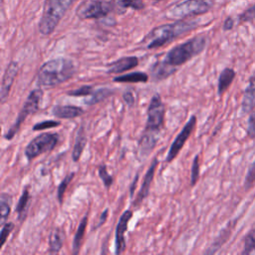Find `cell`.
<instances>
[{
  "instance_id": "obj_1",
  "label": "cell",
  "mask_w": 255,
  "mask_h": 255,
  "mask_svg": "<svg viewBox=\"0 0 255 255\" xmlns=\"http://www.w3.org/2000/svg\"><path fill=\"white\" fill-rule=\"evenodd\" d=\"M76 72V67L71 59L59 57L45 62L37 73L39 87H55L71 79Z\"/></svg>"
},
{
  "instance_id": "obj_2",
  "label": "cell",
  "mask_w": 255,
  "mask_h": 255,
  "mask_svg": "<svg viewBox=\"0 0 255 255\" xmlns=\"http://www.w3.org/2000/svg\"><path fill=\"white\" fill-rule=\"evenodd\" d=\"M196 26V22L185 20H176L169 24H163L149 31L143 38L142 44L146 49H156L171 42L180 35L195 29Z\"/></svg>"
},
{
  "instance_id": "obj_3",
  "label": "cell",
  "mask_w": 255,
  "mask_h": 255,
  "mask_svg": "<svg viewBox=\"0 0 255 255\" xmlns=\"http://www.w3.org/2000/svg\"><path fill=\"white\" fill-rule=\"evenodd\" d=\"M205 46L206 38L204 36L193 37L192 39L170 49L162 61L171 67L177 68L200 54L204 50Z\"/></svg>"
},
{
  "instance_id": "obj_4",
  "label": "cell",
  "mask_w": 255,
  "mask_h": 255,
  "mask_svg": "<svg viewBox=\"0 0 255 255\" xmlns=\"http://www.w3.org/2000/svg\"><path fill=\"white\" fill-rule=\"evenodd\" d=\"M75 1L46 0L43 15L39 22V32L44 36L51 35Z\"/></svg>"
},
{
  "instance_id": "obj_5",
  "label": "cell",
  "mask_w": 255,
  "mask_h": 255,
  "mask_svg": "<svg viewBox=\"0 0 255 255\" xmlns=\"http://www.w3.org/2000/svg\"><path fill=\"white\" fill-rule=\"evenodd\" d=\"M214 2L215 0H184L169 7L165 16L171 20H185L207 13L213 7Z\"/></svg>"
},
{
  "instance_id": "obj_6",
  "label": "cell",
  "mask_w": 255,
  "mask_h": 255,
  "mask_svg": "<svg viewBox=\"0 0 255 255\" xmlns=\"http://www.w3.org/2000/svg\"><path fill=\"white\" fill-rule=\"evenodd\" d=\"M42 99H43V90L41 88H36L29 93L21 111L19 112V114L16 118L15 123L11 126V128L8 129V131L4 134L5 139L11 140L16 135L22 123L25 122V120L30 115L35 114L39 110V106H40Z\"/></svg>"
},
{
  "instance_id": "obj_7",
  "label": "cell",
  "mask_w": 255,
  "mask_h": 255,
  "mask_svg": "<svg viewBox=\"0 0 255 255\" xmlns=\"http://www.w3.org/2000/svg\"><path fill=\"white\" fill-rule=\"evenodd\" d=\"M59 142V134L43 132L34 137L25 147L24 153L28 160H33L37 156L49 152L55 148Z\"/></svg>"
},
{
  "instance_id": "obj_8",
  "label": "cell",
  "mask_w": 255,
  "mask_h": 255,
  "mask_svg": "<svg viewBox=\"0 0 255 255\" xmlns=\"http://www.w3.org/2000/svg\"><path fill=\"white\" fill-rule=\"evenodd\" d=\"M165 106L158 94H154L147 108V118L144 131L159 134L163 128Z\"/></svg>"
},
{
  "instance_id": "obj_9",
  "label": "cell",
  "mask_w": 255,
  "mask_h": 255,
  "mask_svg": "<svg viewBox=\"0 0 255 255\" xmlns=\"http://www.w3.org/2000/svg\"><path fill=\"white\" fill-rule=\"evenodd\" d=\"M115 8L114 0L87 1L79 6L77 15L80 19H101L108 16Z\"/></svg>"
},
{
  "instance_id": "obj_10",
  "label": "cell",
  "mask_w": 255,
  "mask_h": 255,
  "mask_svg": "<svg viewBox=\"0 0 255 255\" xmlns=\"http://www.w3.org/2000/svg\"><path fill=\"white\" fill-rule=\"evenodd\" d=\"M195 124H196V117L195 116H191L189 118V120L187 121V123L183 126L182 129L180 130V132L177 134V136L172 141V143H171V145L169 147V150L167 152L166 158H165L166 162L172 161L175 158V156L178 154V152L181 150V148L183 147L184 143L189 138L193 128H195Z\"/></svg>"
},
{
  "instance_id": "obj_11",
  "label": "cell",
  "mask_w": 255,
  "mask_h": 255,
  "mask_svg": "<svg viewBox=\"0 0 255 255\" xmlns=\"http://www.w3.org/2000/svg\"><path fill=\"white\" fill-rule=\"evenodd\" d=\"M19 71L18 63L16 62H10V64L7 66L4 75L2 77V83H1V92H0V100L1 103L4 104L6 100L9 97L12 85L16 79V76Z\"/></svg>"
},
{
  "instance_id": "obj_12",
  "label": "cell",
  "mask_w": 255,
  "mask_h": 255,
  "mask_svg": "<svg viewBox=\"0 0 255 255\" xmlns=\"http://www.w3.org/2000/svg\"><path fill=\"white\" fill-rule=\"evenodd\" d=\"M132 217L131 210H126L120 217L116 228V254H122L126 250L125 232L128 229V224Z\"/></svg>"
},
{
  "instance_id": "obj_13",
  "label": "cell",
  "mask_w": 255,
  "mask_h": 255,
  "mask_svg": "<svg viewBox=\"0 0 255 255\" xmlns=\"http://www.w3.org/2000/svg\"><path fill=\"white\" fill-rule=\"evenodd\" d=\"M157 163H158V160H157L156 157H154L152 162H151V164H150V166H149V168L147 169V171H146V173H145V175L143 177L140 189H139L137 195L135 196V200L133 202L134 206H138L142 202V200L148 195L150 184H151V181L153 179V175H154Z\"/></svg>"
},
{
  "instance_id": "obj_14",
  "label": "cell",
  "mask_w": 255,
  "mask_h": 255,
  "mask_svg": "<svg viewBox=\"0 0 255 255\" xmlns=\"http://www.w3.org/2000/svg\"><path fill=\"white\" fill-rule=\"evenodd\" d=\"M138 65V59L135 56L123 57L108 65L109 74H121L135 68Z\"/></svg>"
},
{
  "instance_id": "obj_15",
  "label": "cell",
  "mask_w": 255,
  "mask_h": 255,
  "mask_svg": "<svg viewBox=\"0 0 255 255\" xmlns=\"http://www.w3.org/2000/svg\"><path fill=\"white\" fill-rule=\"evenodd\" d=\"M85 111L77 106L57 105L52 109V114L57 119H75L82 116Z\"/></svg>"
},
{
  "instance_id": "obj_16",
  "label": "cell",
  "mask_w": 255,
  "mask_h": 255,
  "mask_svg": "<svg viewBox=\"0 0 255 255\" xmlns=\"http://www.w3.org/2000/svg\"><path fill=\"white\" fill-rule=\"evenodd\" d=\"M158 140V134L143 131L139 141H138V153L140 157H146L150 151L154 148L156 145V142Z\"/></svg>"
},
{
  "instance_id": "obj_17",
  "label": "cell",
  "mask_w": 255,
  "mask_h": 255,
  "mask_svg": "<svg viewBox=\"0 0 255 255\" xmlns=\"http://www.w3.org/2000/svg\"><path fill=\"white\" fill-rule=\"evenodd\" d=\"M177 68L175 67H171L167 64H165L163 61L157 62L155 63L152 68L150 69L151 71V78L154 81H161L164 80L168 77H170L171 75H173L176 72Z\"/></svg>"
},
{
  "instance_id": "obj_18",
  "label": "cell",
  "mask_w": 255,
  "mask_h": 255,
  "mask_svg": "<svg viewBox=\"0 0 255 255\" xmlns=\"http://www.w3.org/2000/svg\"><path fill=\"white\" fill-rule=\"evenodd\" d=\"M255 108V76L250 80L242 100V110L245 113L252 111Z\"/></svg>"
},
{
  "instance_id": "obj_19",
  "label": "cell",
  "mask_w": 255,
  "mask_h": 255,
  "mask_svg": "<svg viewBox=\"0 0 255 255\" xmlns=\"http://www.w3.org/2000/svg\"><path fill=\"white\" fill-rule=\"evenodd\" d=\"M64 231L61 228H54L49 236V252L52 254L59 253L64 243Z\"/></svg>"
},
{
  "instance_id": "obj_20",
  "label": "cell",
  "mask_w": 255,
  "mask_h": 255,
  "mask_svg": "<svg viewBox=\"0 0 255 255\" xmlns=\"http://www.w3.org/2000/svg\"><path fill=\"white\" fill-rule=\"evenodd\" d=\"M30 199H31V196H30V192H29V189L27 186L23 189V192L18 200L16 209H15V211L18 214L19 221H23L26 218V214H27L29 204H30Z\"/></svg>"
},
{
  "instance_id": "obj_21",
  "label": "cell",
  "mask_w": 255,
  "mask_h": 255,
  "mask_svg": "<svg viewBox=\"0 0 255 255\" xmlns=\"http://www.w3.org/2000/svg\"><path fill=\"white\" fill-rule=\"evenodd\" d=\"M147 81L148 75L140 71L114 78V82L116 83H146Z\"/></svg>"
},
{
  "instance_id": "obj_22",
  "label": "cell",
  "mask_w": 255,
  "mask_h": 255,
  "mask_svg": "<svg viewBox=\"0 0 255 255\" xmlns=\"http://www.w3.org/2000/svg\"><path fill=\"white\" fill-rule=\"evenodd\" d=\"M88 224V214H86L80 221V224L78 226L77 232L75 234L74 240H73V254H78L80 249H81V245H82V241L85 235V231H86V227Z\"/></svg>"
},
{
  "instance_id": "obj_23",
  "label": "cell",
  "mask_w": 255,
  "mask_h": 255,
  "mask_svg": "<svg viewBox=\"0 0 255 255\" xmlns=\"http://www.w3.org/2000/svg\"><path fill=\"white\" fill-rule=\"evenodd\" d=\"M234 77H235V72L230 68H225L221 72L218 79V95H222L229 88Z\"/></svg>"
},
{
  "instance_id": "obj_24",
  "label": "cell",
  "mask_w": 255,
  "mask_h": 255,
  "mask_svg": "<svg viewBox=\"0 0 255 255\" xmlns=\"http://www.w3.org/2000/svg\"><path fill=\"white\" fill-rule=\"evenodd\" d=\"M86 144H87V136L85 135V133H83L81 129V131L79 130V134L76 138V142L74 144V148L72 151V158L75 162H77L80 159L83 153V150L86 147Z\"/></svg>"
},
{
  "instance_id": "obj_25",
  "label": "cell",
  "mask_w": 255,
  "mask_h": 255,
  "mask_svg": "<svg viewBox=\"0 0 255 255\" xmlns=\"http://www.w3.org/2000/svg\"><path fill=\"white\" fill-rule=\"evenodd\" d=\"M11 211V197L8 194L2 193L0 196V223L3 226Z\"/></svg>"
},
{
  "instance_id": "obj_26",
  "label": "cell",
  "mask_w": 255,
  "mask_h": 255,
  "mask_svg": "<svg viewBox=\"0 0 255 255\" xmlns=\"http://www.w3.org/2000/svg\"><path fill=\"white\" fill-rule=\"evenodd\" d=\"M116 7L122 8L124 11L127 8H131L133 10H142L144 8V3L142 0H114Z\"/></svg>"
},
{
  "instance_id": "obj_27",
  "label": "cell",
  "mask_w": 255,
  "mask_h": 255,
  "mask_svg": "<svg viewBox=\"0 0 255 255\" xmlns=\"http://www.w3.org/2000/svg\"><path fill=\"white\" fill-rule=\"evenodd\" d=\"M75 176V173L74 172H71L69 174H67L64 179L61 181V183L59 184L58 186V191H57V198L59 200V202L62 204L63 203V200H64V195H65V192L67 190V187L69 186V184L71 183V181L73 180Z\"/></svg>"
},
{
  "instance_id": "obj_28",
  "label": "cell",
  "mask_w": 255,
  "mask_h": 255,
  "mask_svg": "<svg viewBox=\"0 0 255 255\" xmlns=\"http://www.w3.org/2000/svg\"><path fill=\"white\" fill-rule=\"evenodd\" d=\"M112 93H113V92H112L110 89H107V88L99 89V90H97V91L93 94V96H92V98H91L90 100L86 101V103H87V105H94V104L100 103V102H102L103 100L107 99Z\"/></svg>"
},
{
  "instance_id": "obj_29",
  "label": "cell",
  "mask_w": 255,
  "mask_h": 255,
  "mask_svg": "<svg viewBox=\"0 0 255 255\" xmlns=\"http://www.w3.org/2000/svg\"><path fill=\"white\" fill-rule=\"evenodd\" d=\"M98 171H99V175H100V178L102 179L105 187L107 189H109L112 184H113V181H114V178L112 175H110V173L108 172L107 170V166L105 164H102L99 166L98 168Z\"/></svg>"
},
{
  "instance_id": "obj_30",
  "label": "cell",
  "mask_w": 255,
  "mask_h": 255,
  "mask_svg": "<svg viewBox=\"0 0 255 255\" xmlns=\"http://www.w3.org/2000/svg\"><path fill=\"white\" fill-rule=\"evenodd\" d=\"M93 94V87L92 86H82L75 90L67 92L68 96L72 97H86Z\"/></svg>"
},
{
  "instance_id": "obj_31",
  "label": "cell",
  "mask_w": 255,
  "mask_h": 255,
  "mask_svg": "<svg viewBox=\"0 0 255 255\" xmlns=\"http://www.w3.org/2000/svg\"><path fill=\"white\" fill-rule=\"evenodd\" d=\"M199 177V155H195L191 164V175H190V185L193 186L197 182Z\"/></svg>"
},
{
  "instance_id": "obj_32",
  "label": "cell",
  "mask_w": 255,
  "mask_h": 255,
  "mask_svg": "<svg viewBox=\"0 0 255 255\" xmlns=\"http://www.w3.org/2000/svg\"><path fill=\"white\" fill-rule=\"evenodd\" d=\"M61 125V123L59 121H43L41 123H38L36 125L33 126V130H42V129H46V128H56L59 127Z\"/></svg>"
},
{
  "instance_id": "obj_33",
  "label": "cell",
  "mask_w": 255,
  "mask_h": 255,
  "mask_svg": "<svg viewBox=\"0 0 255 255\" xmlns=\"http://www.w3.org/2000/svg\"><path fill=\"white\" fill-rule=\"evenodd\" d=\"M255 250V231L250 232L245 238V246L244 253H251Z\"/></svg>"
},
{
  "instance_id": "obj_34",
  "label": "cell",
  "mask_w": 255,
  "mask_h": 255,
  "mask_svg": "<svg viewBox=\"0 0 255 255\" xmlns=\"http://www.w3.org/2000/svg\"><path fill=\"white\" fill-rule=\"evenodd\" d=\"M15 225L13 222H6L1 229V247L5 244L8 236L10 235L11 231L14 229Z\"/></svg>"
},
{
  "instance_id": "obj_35",
  "label": "cell",
  "mask_w": 255,
  "mask_h": 255,
  "mask_svg": "<svg viewBox=\"0 0 255 255\" xmlns=\"http://www.w3.org/2000/svg\"><path fill=\"white\" fill-rule=\"evenodd\" d=\"M255 19V4L247 8L242 14L239 16V20L241 22H249Z\"/></svg>"
},
{
  "instance_id": "obj_36",
  "label": "cell",
  "mask_w": 255,
  "mask_h": 255,
  "mask_svg": "<svg viewBox=\"0 0 255 255\" xmlns=\"http://www.w3.org/2000/svg\"><path fill=\"white\" fill-rule=\"evenodd\" d=\"M254 181H255V161L251 164V166L247 172L246 179H245V187L246 188L250 187Z\"/></svg>"
},
{
  "instance_id": "obj_37",
  "label": "cell",
  "mask_w": 255,
  "mask_h": 255,
  "mask_svg": "<svg viewBox=\"0 0 255 255\" xmlns=\"http://www.w3.org/2000/svg\"><path fill=\"white\" fill-rule=\"evenodd\" d=\"M247 133L250 137H255V111H253L249 117L247 125Z\"/></svg>"
},
{
  "instance_id": "obj_38",
  "label": "cell",
  "mask_w": 255,
  "mask_h": 255,
  "mask_svg": "<svg viewBox=\"0 0 255 255\" xmlns=\"http://www.w3.org/2000/svg\"><path fill=\"white\" fill-rule=\"evenodd\" d=\"M123 98H124V101L126 102V104L128 106V107H132L134 105V102H135V98H134V95L131 91H126L123 95Z\"/></svg>"
},
{
  "instance_id": "obj_39",
  "label": "cell",
  "mask_w": 255,
  "mask_h": 255,
  "mask_svg": "<svg viewBox=\"0 0 255 255\" xmlns=\"http://www.w3.org/2000/svg\"><path fill=\"white\" fill-rule=\"evenodd\" d=\"M108 215H109V209L107 208V209H105L103 212H102V214H101V216H100V220H99V224L96 226V228H98V227H100V226H102L106 221H107V218H108Z\"/></svg>"
},
{
  "instance_id": "obj_40",
  "label": "cell",
  "mask_w": 255,
  "mask_h": 255,
  "mask_svg": "<svg viewBox=\"0 0 255 255\" xmlns=\"http://www.w3.org/2000/svg\"><path fill=\"white\" fill-rule=\"evenodd\" d=\"M233 25H234V22H233V20H232V18H227L225 21H224V24H223V29L226 31V30H230V29H232V27H233Z\"/></svg>"
},
{
  "instance_id": "obj_41",
  "label": "cell",
  "mask_w": 255,
  "mask_h": 255,
  "mask_svg": "<svg viewBox=\"0 0 255 255\" xmlns=\"http://www.w3.org/2000/svg\"><path fill=\"white\" fill-rule=\"evenodd\" d=\"M137 179H138V175L136 174V176L134 177V179H133V181H132V184H131V186H130V189H129V192H130V196L132 197V195H133V192H134V186L136 185V181H137Z\"/></svg>"
},
{
  "instance_id": "obj_42",
  "label": "cell",
  "mask_w": 255,
  "mask_h": 255,
  "mask_svg": "<svg viewBox=\"0 0 255 255\" xmlns=\"http://www.w3.org/2000/svg\"><path fill=\"white\" fill-rule=\"evenodd\" d=\"M156 1H161V0H156Z\"/></svg>"
}]
</instances>
